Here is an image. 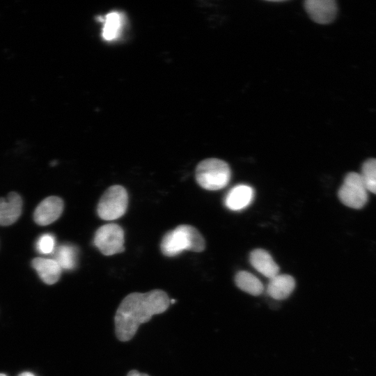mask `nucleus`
<instances>
[{
	"mask_svg": "<svg viewBox=\"0 0 376 376\" xmlns=\"http://www.w3.org/2000/svg\"><path fill=\"white\" fill-rule=\"evenodd\" d=\"M170 304L167 293L160 289L127 295L114 316L116 338L122 342L130 340L141 324L150 321L154 315L165 312Z\"/></svg>",
	"mask_w": 376,
	"mask_h": 376,
	"instance_id": "f257e3e1",
	"label": "nucleus"
},
{
	"mask_svg": "<svg viewBox=\"0 0 376 376\" xmlns=\"http://www.w3.org/2000/svg\"><path fill=\"white\" fill-rule=\"evenodd\" d=\"M205 247V242L200 232L187 224L179 225L167 232L160 244L162 253L169 257L175 256L185 250L201 252Z\"/></svg>",
	"mask_w": 376,
	"mask_h": 376,
	"instance_id": "f03ea898",
	"label": "nucleus"
},
{
	"mask_svg": "<svg viewBox=\"0 0 376 376\" xmlns=\"http://www.w3.org/2000/svg\"><path fill=\"white\" fill-rule=\"evenodd\" d=\"M231 171L229 165L217 158L205 159L198 163L195 177L197 183L207 190H219L230 181Z\"/></svg>",
	"mask_w": 376,
	"mask_h": 376,
	"instance_id": "7ed1b4c3",
	"label": "nucleus"
},
{
	"mask_svg": "<svg viewBox=\"0 0 376 376\" xmlns=\"http://www.w3.org/2000/svg\"><path fill=\"white\" fill-rule=\"evenodd\" d=\"M128 195L121 185L109 187L101 196L97 207L99 217L105 221H111L121 217L126 212Z\"/></svg>",
	"mask_w": 376,
	"mask_h": 376,
	"instance_id": "20e7f679",
	"label": "nucleus"
},
{
	"mask_svg": "<svg viewBox=\"0 0 376 376\" xmlns=\"http://www.w3.org/2000/svg\"><path fill=\"white\" fill-rule=\"evenodd\" d=\"M93 244L104 256L123 252L125 250L123 229L113 223L100 226L95 233Z\"/></svg>",
	"mask_w": 376,
	"mask_h": 376,
	"instance_id": "39448f33",
	"label": "nucleus"
},
{
	"mask_svg": "<svg viewBox=\"0 0 376 376\" xmlns=\"http://www.w3.org/2000/svg\"><path fill=\"white\" fill-rule=\"evenodd\" d=\"M338 195L340 201L346 206L354 209L363 207L368 201V190L360 174L349 173L345 176Z\"/></svg>",
	"mask_w": 376,
	"mask_h": 376,
	"instance_id": "423d86ee",
	"label": "nucleus"
},
{
	"mask_svg": "<svg viewBox=\"0 0 376 376\" xmlns=\"http://www.w3.org/2000/svg\"><path fill=\"white\" fill-rule=\"evenodd\" d=\"M304 5L311 19L318 24H329L337 14L338 7L334 0H306Z\"/></svg>",
	"mask_w": 376,
	"mask_h": 376,
	"instance_id": "0eeeda50",
	"label": "nucleus"
},
{
	"mask_svg": "<svg viewBox=\"0 0 376 376\" xmlns=\"http://www.w3.org/2000/svg\"><path fill=\"white\" fill-rule=\"evenodd\" d=\"M63 200L56 196L42 200L35 209L33 219L40 226L49 225L57 220L63 210Z\"/></svg>",
	"mask_w": 376,
	"mask_h": 376,
	"instance_id": "6e6552de",
	"label": "nucleus"
},
{
	"mask_svg": "<svg viewBox=\"0 0 376 376\" xmlns=\"http://www.w3.org/2000/svg\"><path fill=\"white\" fill-rule=\"evenodd\" d=\"M22 199L16 192H10L6 198H0V226H9L19 217Z\"/></svg>",
	"mask_w": 376,
	"mask_h": 376,
	"instance_id": "1a4fd4ad",
	"label": "nucleus"
},
{
	"mask_svg": "<svg viewBox=\"0 0 376 376\" xmlns=\"http://www.w3.org/2000/svg\"><path fill=\"white\" fill-rule=\"evenodd\" d=\"M249 261L255 269L269 279L279 274V265L265 249L253 250L250 253Z\"/></svg>",
	"mask_w": 376,
	"mask_h": 376,
	"instance_id": "9d476101",
	"label": "nucleus"
},
{
	"mask_svg": "<svg viewBox=\"0 0 376 376\" xmlns=\"http://www.w3.org/2000/svg\"><path fill=\"white\" fill-rule=\"evenodd\" d=\"M254 191L251 187L238 185L233 187L227 194L224 203L230 210L238 211L244 209L251 203Z\"/></svg>",
	"mask_w": 376,
	"mask_h": 376,
	"instance_id": "9b49d317",
	"label": "nucleus"
},
{
	"mask_svg": "<svg viewBox=\"0 0 376 376\" xmlns=\"http://www.w3.org/2000/svg\"><path fill=\"white\" fill-rule=\"evenodd\" d=\"M31 265L41 280L47 285L54 284L60 279L62 269L53 258H35Z\"/></svg>",
	"mask_w": 376,
	"mask_h": 376,
	"instance_id": "f8f14e48",
	"label": "nucleus"
},
{
	"mask_svg": "<svg viewBox=\"0 0 376 376\" xmlns=\"http://www.w3.org/2000/svg\"><path fill=\"white\" fill-rule=\"evenodd\" d=\"M295 288L294 278L288 274H277L269 279L267 293L272 298L283 300L288 298Z\"/></svg>",
	"mask_w": 376,
	"mask_h": 376,
	"instance_id": "ddd939ff",
	"label": "nucleus"
},
{
	"mask_svg": "<svg viewBox=\"0 0 376 376\" xmlns=\"http://www.w3.org/2000/svg\"><path fill=\"white\" fill-rule=\"evenodd\" d=\"M235 282L240 290L253 296H258L264 291L263 283L247 271L238 272L235 276Z\"/></svg>",
	"mask_w": 376,
	"mask_h": 376,
	"instance_id": "4468645a",
	"label": "nucleus"
},
{
	"mask_svg": "<svg viewBox=\"0 0 376 376\" xmlns=\"http://www.w3.org/2000/svg\"><path fill=\"white\" fill-rule=\"evenodd\" d=\"M54 258L61 269H72L77 261V249L72 244H62L55 248Z\"/></svg>",
	"mask_w": 376,
	"mask_h": 376,
	"instance_id": "2eb2a0df",
	"label": "nucleus"
},
{
	"mask_svg": "<svg viewBox=\"0 0 376 376\" xmlns=\"http://www.w3.org/2000/svg\"><path fill=\"white\" fill-rule=\"evenodd\" d=\"M104 22L102 37L107 40L116 38L122 24L120 15L116 11L111 12L105 16Z\"/></svg>",
	"mask_w": 376,
	"mask_h": 376,
	"instance_id": "dca6fc26",
	"label": "nucleus"
},
{
	"mask_svg": "<svg viewBox=\"0 0 376 376\" xmlns=\"http://www.w3.org/2000/svg\"><path fill=\"white\" fill-rule=\"evenodd\" d=\"M359 174L368 191L376 194V159L365 161Z\"/></svg>",
	"mask_w": 376,
	"mask_h": 376,
	"instance_id": "f3484780",
	"label": "nucleus"
},
{
	"mask_svg": "<svg viewBox=\"0 0 376 376\" xmlns=\"http://www.w3.org/2000/svg\"><path fill=\"white\" fill-rule=\"evenodd\" d=\"M38 251L42 254H49L55 249V237L53 235L46 233L42 235L36 242Z\"/></svg>",
	"mask_w": 376,
	"mask_h": 376,
	"instance_id": "a211bd4d",
	"label": "nucleus"
},
{
	"mask_svg": "<svg viewBox=\"0 0 376 376\" xmlns=\"http://www.w3.org/2000/svg\"><path fill=\"white\" fill-rule=\"evenodd\" d=\"M126 376H150L148 374L145 373H141L137 370H130Z\"/></svg>",
	"mask_w": 376,
	"mask_h": 376,
	"instance_id": "6ab92c4d",
	"label": "nucleus"
},
{
	"mask_svg": "<svg viewBox=\"0 0 376 376\" xmlns=\"http://www.w3.org/2000/svg\"><path fill=\"white\" fill-rule=\"evenodd\" d=\"M18 376H35V375L30 372H23L20 373Z\"/></svg>",
	"mask_w": 376,
	"mask_h": 376,
	"instance_id": "aec40b11",
	"label": "nucleus"
},
{
	"mask_svg": "<svg viewBox=\"0 0 376 376\" xmlns=\"http://www.w3.org/2000/svg\"><path fill=\"white\" fill-rule=\"evenodd\" d=\"M0 376H7V375L3 373H0Z\"/></svg>",
	"mask_w": 376,
	"mask_h": 376,
	"instance_id": "412c9836",
	"label": "nucleus"
}]
</instances>
